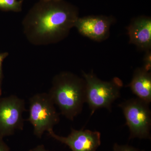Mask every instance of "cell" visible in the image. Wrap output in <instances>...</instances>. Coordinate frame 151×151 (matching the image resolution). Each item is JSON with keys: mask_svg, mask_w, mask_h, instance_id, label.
I'll return each mask as SVG.
<instances>
[{"mask_svg": "<svg viewBox=\"0 0 151 151\" xmlns=\"http://www.w3.org/2000/svg\"><path fill=\"white\" fill-rule=\"evenodd\" d=\"M48 94L63 116L73 121L80 114L86 103V83L69 71H63L53 77Z\"/></svg>", "mask_w": 151, "mask_h": 151, "instance_id": "obj_2", "label": "cell"}, {"mask_svg": "<svg viewBox=\"0 0 151 151\" xmlns=\"http://www.w3.org/2000/svg\"><path fill=\"white\" fill-rule=\"evenodd\" d=\"M1 81L2 80L0 79V98H1V96L2 94Z\"/></svg>", "mask_w": 151, "mask_h": 151, "instance_id": "obj_17", "label": "cell"}, {"mask_svg": "<svg viewBox=\"0 0 151 151\" xmlns=\"http://www.w3.org/2000/svg\"><path fill=\"white\" fill-rule=\"evenodd\" d=\"M26 111L23 99L16 95L0 98V137L11 136L17 130H23V113Z\"/></svg>", "mask_w": 151, "mask_h": 151, "instance_id": "obj_6", "label": "cell"}, {"mask_svg": "<svg viewBox=\"0 0 151 151\" xmlns=\"http://www.w3.org/2000/svg\"><path fill=\"white\" fill-rule=\"evenodd\" d=\"M145 54L144 56V65L143 68L147 71H150L151 68V50L145 52Z\"/></svg>", "mask_w": 151, "mask_h": 151, "instance_id": "obj_13", "label": "cell"}, {"mask_svg": "<svg viewBox=\"0 0 151 151\" xmlns=\"http://www.w3.org/2000/svg\"><path fill=\"white\" fill-rule=\"evenodd\" d=\"M47 132L49 136L68 146L72 151H96L101 145V134L97 131L72 128L70 134L65 137L57 135L53 129Z\"/></svg>", "mask_w": 151, "mask_h": 151, "instance_id": "obj_8", "label": "cell"}, {"mask_svg": "<svg viewBox=\"0 0 151 151\" xmlns=\"http://www.w3.org/2000/svg\"><path fill=\"white\" fill-rule=\"evenodd\" d=\"M23 0H0V10L19 12L22 9Z\"/></svg>", "mask_w": 151, "mask_h": 151, "instance_id": "obj_11", "label": "cell"}, {"mask_svg": "<svg viewBox=\"0 0 151 151\" xmlns=\"http://www.w3.org/2000/svg\"><path fill=\"white\" fill-rule=\"evenodd\" d=\"M45 1H62V0H45Z\"/></svg>", "mask_w": 151, "mask_h": 151, "instance_id": "obj_18", "label": "cell"}, {"mask_svg": "<svg viewBox=\"0 0 151 151\" xmlns=\"http://www.w3.org/2000/svg\"><path fill=\"white\" fill-rule=\"evenodd\" d=\"M27 121L33 127L34 134L39 138L58 124L59 114L48 93H38L30 98Z\"/></svg>", "mask_w": 151, "mask_h": 151, "instance_id": "obj_4", "label": "cell"}, {"mask_svg": "<svg viewBox=\"0 0 151 151\" xmlns=\"http://www.w3.org/2000/svg\"><path fill=\"white\" fill-rule=\"evenodd\" d=\"M77 7L64 0H40L23 20V29L30 43L47 45L65 38L78 18Z\"/></svg>", "mask_w": 151, "mask_h": 151, "instance_id": "obj_1", "label": "cell"}, {"mask_svg": "<svg viewBox=\"0 0 151 151\" xmlns=\"http://www.w3.org/2000/svg\"><path fill=\"white\" fill-rule=\"evenodd\" d=\"M0 151H10V149L3 140V138L0 137Z\"/></svg>", "mask_w": 151, "mask_h": 151, "instance_id": "obj_15", "label": "cell"}, {"mask_svg": "<svg viewBox=\"0 0 151 151\" xmlns=\"http://www.w3.org/2000/svg\"><path fill=\"white\" fill-rule=\"evenodd\" d=\"M127 87L140 100L149 103L151 102V73L143 67L134 71L132 80Z\"/></svg>", "mask_w": 151, "mask_h": 151, "instance_id": "obj_10", "label": "cell"}, {"mask_svg": "<svg viewBox=\"0 0 151 151\" xmlns=\"http://www.w3.org/2000/svg\"><path fill=\"white\" fill-rule=\"evenodd\" d=\"M149 103L137 97L126 100L119 105L129 130V139H150L151 112Z\"/></svg>", "mask_w": 151, "mask_h": 151, "instance_id": "obj_5", "label": "cell"}, {"mask_svg": "<svg viewBox=\"0 0 151 151\" xmlns=\"http://www.w3.org/2000/svg\"><path fill=\"white\" fill-rule=\"evenodd\" d=\"M29 151H50L45 148L43 145H39L31 149Z\"/></svg>", "mask_w": 151, "mask_h": 151, "instance_id": "obj_16", "label": "cell"}, {"mask_svg": "<svg viewBox=\"0 0 151 151\" xmlns=\"http://www.w3.org/2000/svg\"><path fill=\"white\" fill-rule=\"evenodd\" d=\"M8 52H1L0 53V79L2 80L4 75H3L2 64L3 61L9 55Z\"/></svg>", "mask_w": 151, "mask_h": 151, "instance_id": "obj_14", "label": "cell"}, {"mask_svg": "<svg viewBox=\"0 0 151 151\" xmlns=\"http://www.w3.org/2000/svg\"><path fill=\"white\" fill-rule=\"evenodd\" d=\"M113 151H143L133 146L128 145H121L115 143L113 145Z\"/></svg>", "mask_w": 151, "mask_h": 151, "instance_id": "obj_12", "label": "cell"}, {"mask_svg": "<svg viewBox=\"0 0 151 151\" xmlns=\"http://www.w3.org/2000/svg\"><path fill=\"white\" fill-rule=\"evenodd\" d=\"M113 17L103 15L79 17L74 27L83 36L94 41H103L109 37L111 26L115 22Z\"/></svg>", "mask_w": 151, "mask_h": 151, "instance_id": "obj_7", "label": "cell"}, {"mask_svg": "<svg viewBox=\"0 0 151 151\" xmlns=\"http://www.w3.org/2000/svg\"><path fill=\"white\" fill-rule=\"evenodd\" d=\"M82 76L86 83V103L91 111V116L102 108L111 111L112 104L121 96L122 80L115 77L111 81H103L93 71H82Z\"/></svg>", "mask_w": 151, "mask_h": 151, "instance_id": "obj_3", "label": "cell"}, {"mask_svg": "<svg viewBox=\"0 0 151 151\" xmlns=\"http://www.w3.org/2000/svg\"><path fill=\"white\" fill-rule=\"evenodd\" d=\"M127 29L129 43L134 45L142 51L151 50L150 17L142 16L133 19Z\"/></svg>", "mask_w": 151, "mask_h": 151, "instance_id": "obj_9", "label": "cell"}]
</instances>
